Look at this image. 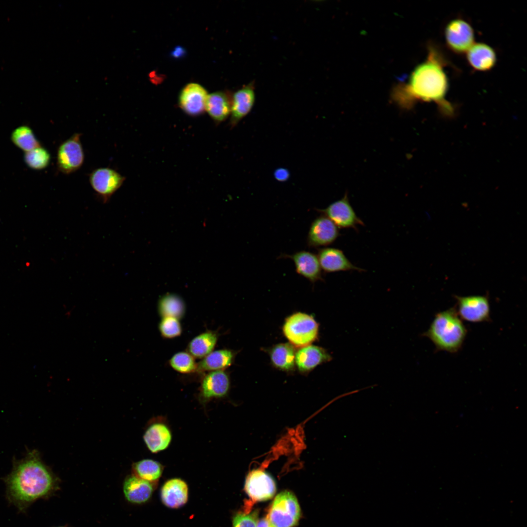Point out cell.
<instances>
[{"label":"cell","mask_w":527,"mask_h":527,"mask_svg":"<svg viewBox=\"0 0 527 527\" xmlns=\"http://www.w3.org/2000/svg\"><path fill=\"white\" fill-rule=\"evenodd\" d=\"M319 324L312 316L300 312L287 317L282 328L289 343L300 348L315 342L319 336Z\"/></svg>","instance_id":"277c9868"},{"label":"cell","mask_w":527,"mask_h":527,"mask_svg":"<svg viewBox=\"0 0 527 527\" xmlns=\"http://www.w3.org/2000/svg\"><path fill=\"white\" fill-rule=\"evenodd\" d=\"M218 339V334L214 331L200 333L189 342L187 352L194 358L202 359L214 350Z\"/></svg>","instance_id":"484cf974"},{"label":"cell","mask_w":527,"mask_h":527,"mask_svg":"<svg viewBox=\"0 0 527 527\" xmlns=\"http://www.w3.org/2000/svg\"><path fill=\"white\" fill-rule=\"evenodd\" d=\"M244 489L252 502L269 500L276 492L273 478L263 468L253 469L247 475Z\"/></svg>","instance_id":"52a82bcc"},{"label":"cell","mask_w":527,"mask_h":527,"mask_svg":"<svg viewBox=\"0 0 527 527\" xmlns=\"http://www.w3.org/2000/svg\"><path fill=\"white\" fill-rule=\"evenodd\" d=\"M456 312L462 320L471 323L490 321L488 298L485 296H455Z\"/></svg>","instance_id":"ba28073f"},{"label":"cell","mask_w":527,"mask_h":527,"mask_svg":"<svg viewBox=\"0 0 527 527\" xmlns=\"http://www.w3.org/2000/svg\"><path fill=\"white\" fill-rule=\"evenodd\" d=\"M274 177L278 181L284 182L289 178V173L285 168L277 169L274 172Z\"/></svg>","instance_id":"836d02e7"},{"label":"cell","mask_w":527,"mask_h":527,"mask_svg":"<svg viewBox=\"0 0 527 527\" xmlns=\"http://www.w3.org/2000/svg\"><path fill=\"white\" fill-rule=\"evenodd\" d=\"M230 387L229 376L224 370L208 372L201 383L199 401L205 405L213 399L224 398L228 394Z\"/></svg>","instance_id":"7c38bea8"},{"label":"cell","mask_w":527,"mask_h":527,"mask_svg":"<svg viewBox=\"0 0 527 527\" xmlns=\"http://www.w3.org/2000/svg\"><path fill=\"white\" fill-rule=\"evenodd\" d=\"M270 361L276 368L290 372L295 368V347L290 343H281L275 345L268 350Z\"/></svg>","instance_id":"d4e9b609"},{"label":"cell","mask_w":527,"mask_h":527,"mask_svg":"<svg viewBox=\"0 0 527 527\" xmlns=\"http://www.w3.org/2000/svg\"><path fill=\"white\" fill-rule=\"evenodd\" d=\"M161 498L162 503L168 507L177 508L182 507L188 498L186 483L177 478L166 481L162 486Z\"/></svg>","instance_id":"ffe728a7"},{"label":"cell","mask_w":527,"mask_h":527,"mask_svg":"<svg viewBox=\"0 0 527 527\" xmlns=\"http://www.w3.org/2000/svg\"><path fill=\"white\" fill-rule=\"evenodd\" d=\"M332 358L324 348L314 345L301 347L296 352L295 365L302 374H307L318 365L330 362Z\"/></svg>","instance_id":"d6986e66"},{"label":"cell","mask_w":527,"mask_h":527,"mask_svg":"<svg viewBox=\"0 0 527 527\" xmlns=\"http://www.w3.org/2000/svg\"><path fill=\"white\" fill-rule=\"evenodd\" d=\"M466 58L469 65L478 71L489 70L496 62L495 51L484 43L474 44L467 51Z\"/></svg>","instance_id":"603a6c76"},{"label":"cell","mask_w":527,"mask_h":527,"mask_svg":"<svg viewBox=\"0 0 527 527\" xmlns=\"http://www.w3.org/2000/svg\"><path fill=\"white\" fill-rule=\"evenodd\" d=\"M257 527H273L268 519L267 517H264L258 522Z\"/></svg>","instance_id":"e575fe53"},{"label":"cell","mask_w":527,"mask_h":527,"mask_svg":"<svg viewBox=\"0 0 527 527\" xmlns=\"http://www.w3.org/2000/svg\"><path fill=\"white\" fill-rule=\"evenodd\" d=\"M163 469V466L160 463L149 459L139 461L133 465L135 475L155 484L161 477Z\"/></svg>","instance_id":"83f0119b"},{"label":"cell","mask_w":527,"mask_h":527,"mask_svg":"<svg viewBox=\"0 0 527 527\" xmlns=\"http://www.w3.org/2000/svg\"><path fill=\"white\" fill-rule=\"evenodd\" d=\"M339 228L327 217L322 215L312 222L307 236L310 247L326 246L334 243L340 235Z\"/></svg>","instance_id":"4fadbf2b"},{"label":"cell","mask_w":527,"mask_h":527,"mask_svg":"<svg viewBox=\"0 0 527 527\" xmlns=\"http://www.w3.org/2000/svg\"><path fill=\"white\" fill-rule=\"evenodd\" d=\"M161 318L158 328L162 337L166 339H172L181 335L182 327L180 320L172 317Z\"/></svg>","instance_id":"1f68e13d"},{"label":"cell","mask_w":527,"mask_h":527,"mask_svg":"<svg viewBox=\"0 0 527 527\" xmlns=\"http://www.w3.org/2000/svg\"><path fill=\"white\" fill-rule=\"evenodd\" d=\"M207 96L206 90L199 84L188 83L180 92L179 98L180 107L190 116L201 115L206 111Z\"/></svg>","instance_id":"5bb4252c"},{"label":"cell","mask_w":527,"mask_h":527,"mask_svg":"<svg viewBox=\"0 0 527 527\" xmlns=\"http://www.w3.org/2000/svg\"><path fill=\"white\" fill-rule=\"evenodd\" d=\"M445 39L448 47L453 52L463 54L474 44V33L471 26L466 20L454 19L446 25Z\"/></svg>","instance_id":"30bf717a"},{"label":"cell","mask_w":527,"mask_h":527,"mask_svg":"<svg viewBox=\"0 0 527 527\" xmlns=\"http://www.w3.org/2000/svg\"><path fill=\"white\" fill-rule=\"evenodd\" d=\"M258 511L242 512L235 514L232 519L233 527H257Z\"/></svg>","instance_id":"d6a6232c"},{"label":"cell","mask_w":527,"mask_h":527,"mask_svg":"<svg viewBox=\"0 0 527 527\" xmlns=\"http://www.w3.org/2000/svg\"><path fill=\"white\" fill-rule=\"evenodd\" d=\"M11 138L13 143L25 152L41 146L32 130L26 125H21L14 129Z\"/></svg>","instance_id":"f1b7e54d"},{"label":"cell","mask_w":527,"mask_h":527,"mask_svg":"<svg viewBox=\"0 0 527 527\" xmlns=\"http://www.w3.org/2000/svg\"><path fill=\"white\" fill-rule=\"evenodd\" d=\"M51 156L48 150L40 146L25 152L24 160L27 165L34 170H42L48 166Z\"/></svg>","instance_id":"f546056e"},{"label":"cell","mask_w":527,"mask_h":527,"mask_svg":"<svg viewBox=\"0 0 527 527\" xmlns=\"http://www.w3.org/2000/svg\"><path fill=\"white\" fill-rule=\"evenodd\" d=\"M125 180L124 176L110 167L95 169L89 176L92 188L104 203L122 186Z\"/></svg>","instance_id":"9c48e42d"},{"label":"cell","mask_w":527,"mask_h":527,"mask_svg":"<svg viewBox=\"0 0 527 527\" xmlns=\"http://www.w3.org/2000/svg\"><path fill=\"white\" fill-rule=\"evenodd\" d=\"M467 332L455 308H450L436 313L422 335L430 340L437 351L456 353L462 347Z\"/></svg>","instance_id":"3957f363"},{"label":"cell","mask_w":527,"mask_h":527,"mask_svg":"<svg viewBox=\"0 0 527 527\" xmlns=\"http://www.w3.org/2000/svg\"><path fill=\"white\" fill-rule=\"evenodd\" d=\"M317 257L322 270L325 273L365 270L353 264L340 249L324 247L319 249Z\"/></svg>","instance_id":"e0dca14e"},{"label":"cell","mask_w":527,"mask_h":527,"mask_svg":"<svg viewBox=\"0 0 527 527\" xmlns=\"http://www.w3.org/2000/svg\"><path fill=\"white\" fill-rule=\"evenodd\" d=\"M282 257L291 259L296 272L311 283L323 280L322 269L317 256L314 253L302 250L291 255L284 254Z\"/></svg>","instance_id":"ac0fdd59"},{"label":"cell","mask_w":527,"mask_h":527,"mask_svg":"<svg viewBox=\"0 0 527 527\" xmlns=\"http://www.w3.org/2000/svg\"><path fill=\"white\" fill-rule=\"evenodd\" d=\"M273 527H294L301 517V509L295 495L284 490L274 498L266 516Z\"/></svg>","instance_id":"5b68a950"},{"label":"cell","mask_w":527,"mask_h":527,"mask_svg":"<svg viewBox=\"0 0 527 527\" xmlns=\"http://www.w3.org/2000/svg\"><path fill=\"white\" fill-rule=\"evenodd\" d=\"M81 135L79 133L73 134L63 141L58 148L57 167L63 174L74 173L83 165L84 153L81 141Z\"/></svg>","instance_id":"8992f818"},{"label":"cell","mask_w":527,"mask_h":527,"mask_svg":"<svg viewBox=\"0 0 527 527\" xmlns=\"http://www.w3.org/2000/svg\"><path fill=\"white\" fill-rule=\"evenodd\" d=\"M235 352L229 349L213 350L197 363L198 372L224 370L233 363Z\"/></svg>","instance_id":"cb8c5ba5"},{"label":"cell","mask_w":527,"mask_h":527,"mask_svg":"<svg viewBox=\"0 0 527 527\" xmlns=\"http://www.w3.org/2000/svg\"><path fill=\"white\" fill-rule=\"evenodd\" d=\"M154 484L140 478L134 474L129 476L123 484L124 496L131 503H145L151 497L154 488Z\"/></svg>","instance_id":"44dd1931"},{"label":"cell","mask_w":527,"mask_h":527,"mask_svg":"<svg viewBox=\"0 0 527 527\" xmlns=\"http://www.w3.org/2000/svg\"><path fill=\"white\" fill-rule=\"evenodd\" d=\"M445 62L438 50L429 47L427 59L414 69L408 81L395 87L392 94L393 100L405 108H410L419 101H433L445 110L451 111L445 100L448 89Z\"/></svg>","instance_id":"6da1fadb"},{"label":"cell","mask_w":527,"mask_h":527,"mask_svg":"<svg viewBox=\"0 0 527 527\" xmlns=\"http://www.w3.org/2000/svg\"><path fill=\"white\" fill-rule=\"evenodd\" d=\"M317 210L329 218L338 228L356 230L358 225H364V222L351 205L347 193L342 199L332 203L325 208L317 209Z\"/></svg>","instance_id":"8fae6325"},{"label":"cell","mask_w":527,"mask_h":527,"mask_svg":"<svg viewBox=\"0 0 527 527\" xmlns=\"http://www.w3.org/2000/svg\"><path fill=\"white\" fill-rule=\"evenodd\" d=\"M185 310L183 300L176 294H165L158 301V311L161 318L172 317L180 320L184 316Z\"/></svg>","instance_id":"4316f807"},{"label":"cell","mask_w":527,"mask_h":527,"mask_svg":"<svg viewBox=\"0 0 527 527\" xmlns=\"http://www.w3.org/2000/svg\"><path fill=\"white\" fill-rule=\"evenodd\" d=\"M255 98L253 82L244 85L233 94L229 121L231 128L236 126L250 112L254 106Z\"/></svg>","instance_id":"2e32d148"},{"label":"cell","mask_w":527,"mask_h":527,"mask_svg":"<svg viewBox=\"0 0 527 527\" xmlns=\"http://www.w3.org/2000/svg\"><path fill=\"white\" fill-rule=\"evenodd\" d=\"M4 481L9 499L20 509L48 495L55 485L52 473L35 449L21 459L13 460L12 470Z\"/></svg>","instance_id":"7a4b0ae2"},{"label":"cell","mask_w":527,"mask_h":527,"mask_svg":"<svg viewBox=\"0 0 527 527\" xmlns=\"http://www.w3.org/2000/svg\"><path fill=\"white\" fill-rule=\"evenodd\" d=\"M143 437L148 449L152 453H157L169 446L172 435L169 426L164 419L156 418L150 422Z\"/></svg>","instance_id":"9a60e30c"},{"label":"cell","mask_w":527,"mask_h":527,"mask_svg":"<svg viewBox=\"0 0 527 527\" xmlns=\"http://www.w3.org/2000/svg\"><path fill=\"white\" fill-rule=\"evenodd\" d=\"M170 366L175 371L183 374L197 371V363L188 352L181 351L174 354L169 361Z\"/></svg>","instance_id":"4dcf8cb0"},{"label":"cell","mask_w":527,"mask_h":527,"mask_svg":"<svg viewBox=\"0 0 527 527\" xmlns=\"http://www.w3.org/2000/svg\"><path fill=\"white\" fill-rule=\"evenodd\" d=\"M232 96L225 92L217 91L208 95L206 111L213 121L219 124L230 115Z\"/></svg>","instance_id":"7402d4cb"}]
</instances>
